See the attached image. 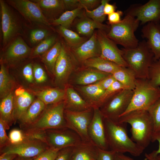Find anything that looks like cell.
<instances>
[{
  "label": "cell",
  "instance_id": "obj_46",
  "mask_svg": "<svg viewBox=\"0 0 160 160\" xmlns=\"http://www.w3.org/2000/svg\"><path fill=\"white\" fill-rule=\"evenodd\" d=\"M116 152L111 150H105L98 148L97 160H114Z\"/></svg>",
  "mask_w": 160,
  "mask_h": 160
},
{
  "label": "cell",
  "instance_id": "obj_32",
  "mask_svg": "<svg viewBox=\"0 0 160 160\" xmlns=\"http://www.w3.org/2000/svg\"><path fill=\"white\" fill-rule=\"evenodd\" d=\"M62 48V43L57 41L53 46L47 52L40 56L48 71L54 74L56 63L59 55Z\"/></svg>",
  "mask_w": 160,
  "mask_h": 160
},
{
  "label": "cell",
  "instance_id": "obj_35",
  "mask_svg": "<svg viewBox=\"0 0 160 160\" xmlns=\"http://www.w3.org/2000/svg\"><path fill=\"white\" fill-rule=\"evenodd\" d=\"M56 36L50 35L32 49L29 58L33 59L41 56L49 50L57 41Z\"/></svg>",
  "mask_w": 160,
  "mask_h": 160
},
{
  "label": "cell",
  "instance_id": "obj_51",
  "mask_svg": "<svg viewBox=\"0 0 160 160\" xmlns=\"http://www.w3.org/2000/svg\"><path fill=\"white\" fill-rule=\"evenodd\" d=\"M123 14L121 10H117L108 15V23L110 25L117 23L121 20V17Z\"/></svg>",
  "mask_w": 160,
  "mask_h": 160
},
{
  "label": "cell",
  "instance_id": "obj_3",
  "mask_svg": "<svg viewBox=\"0 0 160 160\" xmlns=\"http://www.w3.org/2000/svg\"><path fill=\"white\" fill-rule=\"evenodd\" d=\"M121 49L128 67L134 72L137 78L148 79L149 69L154 60V55L146 41L139 42L135 48Z\"/></svg>",
  "mask_w": 160,
  "mask_h": 160
},
{
  "label": "cell",
  "instance_id": "obj_42",
  "mask_svg": "<svg viewBox=\"0 0 160 160\" xmlns=\"http://www.w3.org/2000/svg\"><path fill=\"white\" fill-rule=\"evenodd\" d=\"M8 137L10 144L13 145L18 144L28 140L25 132L22 129H15L12 130L9 134Z\"/></svg>",
  "mask_w": 160,
  "mask_h": 160
},
{
  "label": "cell",
  "instance_id": "obj_40",
  "mask_svg": "<svg viewBox=\"0 0 160 160\" xmlns=\"http://www.w3.org/2000/svg\"><path fill=\"white\" fill-rule=\"evenodd\" d=\"M125 89H127L121 83L116 80L105 90L100 100V108L113 95L121 90Z\"/></svg>",
  "mask_w": 160,
  "mask_h": 160
},
{
  "label": "cell",
  "instance_id": "obj_45",
  "mask_svg": "<svg viewBox=\"0 0 160 160\" xmlns=\"http://www.w3.org/2000/svg\"><path fill=\"white\" fill-rule=\"evenodd\" d=\"M7 127L3 121L0 119V149L10 144L9 139L6 134Z\"/></svg>",
  "mask_w": 160,
  "mask_h": 160
},
{
  "label": "cell",
  "instance_id": "obj_10",
  "mask_svg": "<svg viewBox=\"0 0 160 160\" xmlns=\"http://www.w3.org/2000/svg\"><path fill=\"white\" fill-rule=\"evenodd\" d=\"M46 143L50 148L60 150L74 147L82 141L75 132L68 127L45 130Z\"/></svg>",
  "mask_w": 160,
  "mask_h": 160
},
{
  "label": "cell",
  "instance_id": "obj_55",
  "mask_svg": "<svg viewBox=\"0 0 160 160\" xmlns=\"http://www.w3.org/2000/svg\"><path fill=\"white\" fill-rule=\"evenodd\" d=\"M18 156L16 154L4 153L1 154L0 156V160H13Z\"/></svg>",
  "mask_w": 160,
  "mask_h": 160
},
{
  "label": "cell",
  "instance_id": "obj_36",
  "mask_svg": "<svg viewBox=\"0 0 160 160\" xmlns=\"http://www.w3.org/2000/svg\"><path fill=\"white\" fill-rule=\"evenodd\" d=\"M12 83L8 74L4 63L1 62L0 70V95L1 98H4L10 92Z\"/></svg>",
  "mask_w": 160,
  "mask_h": 160
},
{
  "label": "cell",
  "instance_id": "obj_29",
  "mask_svg": "<svg viewBox=\"0 0 160 160\" xmlns=\"http://www.w3.org/2000/svg\"><path fill=\"white\" fill-rule=\"evenodd\" d=\"M76 28L79 33L91 36L96 29L108 32L110 25L97 22L90 18H86L80 20L76 25Z\"/></svg>",
  "mask_w": 160,
  "mask_h": 160
},
{
  "label": "cell",
  "instance_id": "obj_14",
  "mask_svg": "<svg viewBox=\"0 0 160 160\" xmlns=\"http://www.w3.org/2000/svg\"><path fill=\"white\" fill-rule=\"evenodd\" d=\"M49 148L47 144L39 140H28L20 143L9 145L0 149L1 154L12 153L19 156L35 157Z\"/></svg>",
  "mask_w": 160,
  "mask_h": 160
},
{
  "label": "cell",
  "instance_id": "obj_21",
  "mask_svg": "<svg viewBox=\"0 0 160 160\" xmlns=\"http://www.w3.org/2000/svg\"><path fill=\"white\" fill-rule=\"evenodd\" d=\"M40 7L43 15L49 22L58 18L65 10L63 0H33Z\"/></svg>",
  "mask_w": 160,
  "mask_h": 160
},
{
  "label": "cell",
  "instance_id": "obj_37",
  "mask_svg": "<svg viewBox=\"0 0 160 160\" xmlns=\"http://www.w3.org/2000/svg\"><path fill=\"white\" fill-rule=\"evenodd\" d=\"M109 0H101V4L96 8L92 10L86 9L85 10L86 16L94 21L102 23L105 20L106 16L104 13V7L105 4L109 2Z\"/></svg>",
  "mask_w": 160,
  "mask_h": 160
},
{
  "label": "cell",
  "instance_id": "obj_26",
  "mask_svg": "<svg viewBox=\"0 0 160 160\" xmlns=\"http://www.w3.org/2000/svg\"><path fill=\"white\" fill-rule=\"evenodd\" d=\"M15 97L11 92L3 98L0 104V118L4 122L7 129L14 123L13 114L14 107Z\"/></svg>",
  "mask_w": 160,
  "mask_h": 160
},
{
  "label": "cell",
  "instance_id": "obj_20",
  "mask_svg": "<svg viewBox=\"0 0 160 160\" xmlns=\"http://www.w3.org/2000/svg\"><path fill=\"white\" fill-rule=\"evenodd\" d=\"M65 92V110L80 112L93 108L92 106L82 99L72 87H68Z\"/></svg>",
  "mask_w": 160,
  "mask_h": 160
},
{
  "label": "cell",
  "instance_id": "obj_2",
  "mask_svg": "<svg viewBox=\"0 0 160 160\" xmlns=\"http://www.w3.org/2000/svg\"><path fill=\"white\" fill-rule=\"evenodd\" d=\"M118 122L128 123L131 125V139L144 149L151 142L153 127L147 111H131L121 116Z\"/></svg>",
  "mask_w": 160,
  "mask_h": 160
},
{
  "label": "cell",
  "instance_id": "obj_31",
  "mask_svg": "<svg viewBox=\"0 0 160 160\" xmlns=\"http://www.w3.org/2000/svg\"><path fill=\"white\" fill-rule=\"evenodd\" d=\"M112 75L116 80L121 83L127 89H134L137 78L134 72L130 68L121 66Z\"/></svg>",
  "mask_w": 160,
  "mask_h": 160
},
{
  "label": "cell",
  "instance_id": "obj_47",
  "mask_svg": "<svg viewBox=\"0 0 160 160\" xmlns=\"http://www.w3.org/2000/svg\"><path fill=\"white\" fill-rule=\"evenodd\" d=\"M73 147L60 150L55 160H71Z\"/></svg>",
  "mask_w": 160,
  "mask_h": 160
},
{
  "label": "cell",
  "instance_id": "obj_22",
  "mask_svg": "<svg viewBox=\"0 0 160 160\" xmlns=\"http://www.w3.org/2000/svg\"><path fill=\"white\" fill-rule=\"evenodd\" d=\"M98 148L92 141H82L73 147L71 160H97Z\"/></svg>",
  "mask_w": 160,
  "mask_h": 160
},
{
  "label": "cell",
  "instance_id": "obj_53",
  "mask_svg": "<svg viewBox=\"0 0 160 160\" xmlns=\"http://www.w3.org/2000/svg\"><path fill=\"white\" fill-rule=\"evenodd\" d=\"M156 141L159 143V148L156 150L153 151L156 154H160V130L154 132L152 135L151 142H154Z\"/></svg>",
  "mask_w": 160,
  "mask_h": 160
},
{
  "label": "cell",
  "instance_id": "obj_19",
  "mask_svg": "<svg viewBox=\"0 0 160 160\" xmlns=\"http://www.w3.org/2000/svg\"><path fill=\"white\" fill-rule=\"evenodd\" d=\"M142 37L154 55V60L160 59V22H148L141 30Z\"/></svg>",
  "mask_w": 160,
  "mask_h": 160
},
{
  "label": "cell",
  "instance_id": "obj_18",
  "mask_svg": "<svg viewBox=\"0 0 160 160\" xmlns=\"http://www.w3.org/2000/svg\"><path fill=\"white\" fill-rule=\"evenodd\" d=\"M71 50L77 60L82 63L89 59L100 56L101 48L97 39L96 31L89 39L77 48Z\"/></svg>",
  "mask_w": 160,
  "mask_h": 160
},
{
  "label": "cell",
  "instance_id": "obj_48",
  "mask_svg": "<svg viewBox=\"0 0 160 160\" xmlns=\"http://www.w3.org/2000/svg\"><path fill=\"white\" fill-rule=\"evenodd\" d=\"M23 76L27 81L32 83L33 80V65L31 63L26 64L22 71Z\"/></svg>",
  "mask_w": 160,
  "mask_h": 160
},
{
  "label": "cell",
  "instance_id": "obj_7",
  "mask_svg": "<svg viewBox=\"0 0 160 160\" xmlns=\"http://www.w3.org/2000/svg\"><path fill=\"white\" fill-rule=\"evenodd\" d=\"M64 100L50 105L46 108L38 119L33 124L23 129L45 130L67 127L64 117Z\"/></svg>",
  "mask_w": 160,
  "mask_h": 160
},
{
  "label": "cell",
  "instance_id": "obj_57",
  "mask_svg": "<svg viewBox=\"0 0 160 160\" xmlns=\"http://www.w3.org/2000/svg\"><path fill=\"white\" fill-rule=\"evenodd\" d=\"M114 160H134L124 153H116Z\"/></svg>",
  "mask_w": 160,
  "mask_h": 160
},
{
  "label": "cell",
  "instance_id": "obj_41",
  "mask_svg": "<svg viewBox=\"0 0 160 160\" xmlns=\"http://www.w3.org/2000/svg\"><path fill=\"white\" fill-rule=\"evenodd\" d=\"M49 31L44 29H35L30 31L29 40L33 45H37L50 35Z\"/></svg>",
  "mask_w": 160,
  "mask_h": 160
},
{
  "label": "cell",
  "instance_id": "obj_39",
  "mask_svg": "<svg viewBox=\"0 0 160 160\" xmlns=\"http://www.w3.org/2000/svg\"><path fill=\"white\" fill-rule=\"evenodd\" d=\"M147 111L152 121L154 132L160 130V98Z\"/></svg>",
  "mask_w": 160,
  "mask_h": 160
},
{
  "label": "cell",
  "instance_id": "obj_49",
  "mask_svg": "<svg viewBox=\"0 0 160 160\" xmlns=\"http://www.w3.org/2000/svg\"><path fill=\"white\" fill-rule=\"evenodd\" d=\"M81 8L89 10H93L101 4V1L98 0H79Z\"/></svg>",
  "mask_w": 160,
  "mask_h": 160
},
{
  "label": "cell",
  "instance_id": "obj_13",
  "mask_svg": "<svg viewBox=\"0 0 160 160\" xmlns=\"http://www.w3.org/2000/svg\"><path fill=\"white\" fill-rule=\"evenodd\" d=\"M125 13L136 18L141 24L160 22V0H150L144 4L132 5Z\"/></svg>",
  "mask_w": 160,
  "mask_h": 160
},
{
  "label": "cell",
  "instance_id": "obj_27",
  "mask_svg": "<svg viewBox=\"0 0 160 160\" xmlns=\"http://www.w3.org/2000/svg\"><path fill=\"white\" fill-rule=\"evenodd\" d=\"M79 90L84 97L85 100L93 108H100V100L105 90L96 83L82 86Z\"/></svg>",
  "mask_w": 160,
  "mask_h": 160
},
{
  "label": "cell",
  "instance_id": "obj_43",
  "mask_svg": "<svg viewBox=\"0 0 160 160\" xmlns=\"http://www.w3.org/2000/svg\"><path fill=\"white\" fill-rule=\"evenodd\" d=\"M59 150L49 148L34 157L33 160H55Z\"/></svg>",
  "mask_w": 160,
  "mask_h": 160
},
{
  "label": "cell",
  "instance_id": "obj_44",
  "mask_svg": "<svg viewBox=\"0 0 160 160\" xmlns=\"http://www.w3.org/2000/svg\"><path fill=\"white\" fill-rule=\"evenodd\" d=\"M33 77L37 83H42L47 80L45 72L39 65L35 64L33 65Z\"/></svg>",
  "mask_w": 160,
  "mask_h": 160
},
{
  "label": "cell",
  "instance_id": "obj_54",
  "mask_svg": "<svg viewBox=\"0 0 160 160\" xmlns=\"http://www.w3.org/2000/svg\"><path fill=\"white\" fill-rule=\"evenodd\" d=\"M116 7L115 5L107 2L105 4L104 13L106 15H108L115 11Z\"/></svg>",
  "mask_w": 160,
  "mask_h": 160
},
{
  "label": "cell",
  "instance_id": "obj_52",
  "mask_svg": "<svg viewBox=\"0 0 160 160\" xmlns=\"http://www.w3.org/2000/svg\"><path fill=\"white\" fill-rule=\"evenodd\" d=\"M63 1L65 9L71 10L79 7L81 8L79 0H63Z\"/></svg>",
  "mask_w": 160,
  "mask_h": 160
},
{
  "label": "cell",
  "instance_id": "obj_8",
  "mask_svg": "<svg viewBox=\"0 0 160 160\" xmlns=\"http://www.w3.org/2000/svg\"><path fill=\"white\" fill-rule=\"evenodd\" d=\"M133 94V90L125 89L112 96L99 108L104 118L118 121L128 107Z\"/></svg>",
  "mask_w": 160,
  "mask_h": 160
},
{
  "label": "cell",
  "instance_id": "obj_58",
  "mask_svg": "<svg viewBox=\"0 0 160 160\" xmlns=\"http://www.w3.org/2000/svg\"><path fill=\"white\" fill-rule=\"evenodd\" d=\"M18 156L19 157L16 160H33L34 158H29L22 157L19 156Z\"/></svg>",
  "mask_w": 160,
  "mask_h": 160
},
{
  "label": "cell",
  "instance_id": "obj_12",
  "mask_svg": "<svg viewBox=\"0 0 160 160\" xmlns=\"http://www.w3.org/2000/svg\"><path fill=\"white\" fill-rule=\"evenodd\" d=\"M5 1L17 10L27 21L44 25L53 29L39 6L32 0H7Z\"/></svg>",
  "mask_w": 160,
  "mask_h": 160
},
{
  "label": "cell",
  "instance_id": "obj_30",
  "mask_svg": "<svg viewBox=\"0 0 160 160\" xmlns=\"http://www.w3.org/2000/svg\"><path fill=\"white\" fill-rule=\"evenodd\" d=\"M38 99L42 101L46 105L56 104L65 100V92L63 90L49 88L35 93Z\"/></svg>",
  "mask_w": 160,
  "mask_h": 160
},
{
  "label": "cell",
  "instance_id": "obj_25",
  "mask_svg": "<svg viewBox=\"0 0 160 160\" xmlns=\"http://www.w3.org/2000/svg\"><path fill=\"white\" fill-rule=\"evenodd\" d=\"M16 96L13 114L14 123L23 115L34 101L32 95L25 90Z\"/></svg>",
  "mask_w": 160,
  "mask_h": 160
},
{
  "label": "cell",
  "instance_id": "obj_28",
  "mask_svg": "<svg viewBox=\"0 0 160 160\" xmlns=\"http://www.w3.org/2000/svg\"><path fill=\"white\" fill-rule=\"evenodd\" d=\"M82 63L86 68H94L100 71L111 74L121 66L100 56L89 59Z\"/></svg>",
  "mask_w": 160,
  "mask_h": 160
},
{
  "label": "cell",
  "instance_id": "obj_50",
  "mask_svg": "<svg viewBox=\"0 0 160 160\" xmlns=\"http://www.w3.org/2000/svg\"><path fill=\"white\" fill-rule=\"evenodd\" d=\"M116 80L112 75L111 74L102 80L95 83L97 84L102 89L105 90Z\"/></svg>",
  "mask_w": 160,
  "mask_h": 160
},
{
  "label": "cell",
  "instance_id": "obj_15",
  "mask_svg": "<svg viewBox=\"0 0 160 160\" xmlns=\"http://www.w3.org/2000/svg\"><path fill=\"white\" fill-rule=\"evenodd\" d=\"M32 49L21 36L12 40L3 49L1 62L10 65L17 64L30 56Z\"/></svg>",
  "mask_w": 160,
  "mask_h": 160
},
{
  "label": "cell",
  "instance_id": "obj_16",
  "mask_svg": "<svg viewBox=\"0 0 160 160\" xmlns=\"http://www.w3.org/2000/svg\"><path fill=\"white\" fill-rule=\"evenodd\" d=\"M96 33L101 48L100 57L120 66L128 67L122 56L121 49L118 47L116 43L107 36L106 32L97 29Z\"/></svg>",
  "mask_w": 160,
  "mask_h": 160
},
{
  "label": "cell",
  "instance_id": "obj_9",
  "mask_svg": "<svg viewBox=\"0 0 160 160\" xmlns=\"http://www.w3.org/2000/svg\"><path fill=\"white\" fill-rule=\"evenodd\" d=\"M78 62L66 44L62 43L61 52L55 68V82L59 85L65 84L71 73L77 68Z\"/></svg>",
  "mask_w": 160,
  "mask_h": 160
},
{
  "label": "cell",
  "instance_id": "obj_38",
  "mask_svg": "<svg viewBox=\"0 0 160 160\" xmlns=\"http://www.w3.org/2000/svg\"><path fill=\"white\" fill-rule=\"evenodd\" d=\"M148 80L153 86L160 87V59L153 62L149 69Z\"/></svg>",
  "mask_w": 160,
  "mask_h": 160
},
{
  "label": "cell",
  "instance_id": "obj_11",
  "mask_svg": "<svg viewBox=\"0 0 160 160\" xmlns=\"http://www.w3.org/2000/svg\"><path fill=\"white\" fill-rule=\"evenodd\" d=\"M93 108L83 111H73L65 109L64 117L67 127L77 133L83 141H91L88 128L92 120Z\"/></svg>",
  "mask_w": 160,
  "mask_h": 160
},
{
  "label": "cell",
  "instance_id": "obj_24",
  "mask_svg": "<svg viewBox=\"0 0 160 160\" xmlns=\"http://www.w3.org/2000/svg\"><path fill=\"white\" fill-rule=\"evenodd\" d=\"M87 68L76 74L74 79L75 84L84 86L89 85L100 81L111 74L94 68Z\"/></svg>",
  "mask_w": 160,
  "mask_h": 160
},
{
  "label": "cell",
  "instance_id": "obj_4",
  "mask_svg": "<svg viewBox=\"0 0 160 160\" xmlns=\"http://www.w3.org/2000/svg\"><path fill=\"white\" fill-rule=\"evenodd\" d=\"M133 91L130 104L121 116L133 111H148L160 98V87L153 86L148 79H137Z\"/></svg>",
  "mask_w": 160,
  "mask_h": 160
},
{
  "label": "cell",
  "instance_id": "obj_6",
  "mask_svg": "<svg viewBox=\"0 0 160 160\" xmlns=\"http://www.w3.org/2000/svg\"><path fill=\"white\" fill-rule=\"evenodd\" d=\"M2 49L16 37L23 36L24 32L22 24L13 9L5 1L0 0Z\"/></svg>",
  "mask_w": 160,
  "mask_h": 160
},
{
  "label": "cell",
  "instance_id": "obj_1",
  "mask_svg": "<svg viewBox=\"0 0 160 160\" xmlns=\"http://www.w3.org/2000/svg\"><path fill=\"white\" fill-rule=\"evenodd\" d=\"M106 135L109 150L116 153H128L134 156H140L144 149L130 138L126 123L104 118Z\"/></svg>",
  "mask_w": 160,
  "mask_h": 160
},
{
  "label": "cell",
  "instance_id": "obj_34",
  "mask_svg": "<svg viewBox=\"0 0 160 160\" xmlns=\"http://www.w3.org/2000/svg\"><path fill=\"white\" fill-rule=\"evenodd\" d=\"M57 30L71 49L77 48L87 40L86 38L81 37L76 33L61 26H58Z\"/></svg>",
  "mask_w": 160,
  "mask_h": 160
},
{
  "label": "cell",
  "instance_id": "obj_23",
  "mask_svg": "<svg viewBox=\"0 0 160 160\" xmlns=\"http://www.w3.org/2000/svg\"><path fill=\"white\" fill-rule=\"evenodd\" d=\"M46 105L40 100L38 99L33 102L23 115L18 120L22 129L33 124L38 119Z\"/></svg>",
  "mask_w": 160,
  "mask_h": 160
},
{
  "label": "cell",
  "instance_id": "obj_33",
  "mask_svg": "<svg viewBox=\"0 0 160 160\" xmlns=\"http://www.w3.org/2000/svg\"><path fill=\"white\" fill-rule=\"evenodd\" d=\"M82 8L79 7L75 9L64 12L57 18L49 22L51 25L61 26L68 29L75 19L82 15Z\"/></svg>",
  "mask_w": 160,
  "mask_h": 160
},
{
  "label": "cell",
  "instance_id": "obj_5",
  "mask_svg": "<svg viewBox=\"0 0 160 160\" xmlns=\"http://www.w3.org/2000/svg\"><path fill=\"white\" fill-rule=\"evenodd\" d=\"M140 23L136 18L129 15H125L120 22L110 25L107 36L115 43L122 46L124 48H135L139 43L135 32Z\"/></svg>",
  "mask_w": 160,
  "mask_h": 160
},
{
  "label": "cell",
  "instance_id": "obj_17",
  "mask_svg": "<svg viewBox=\"0 0 160 160\" xmlns=\"http://www.w3.org/2000/svg\"><path fill=\"white\" fill-rule=\"evenodd\" d=\"M91 140L99 148L109 150L106 138L104 117L99 108H93V114L88 128Z\"/></svg>",
  "mask_w": 160,
  "mask_h": 160
},
{
  "label": "cell",
  "instance_id": "obj_56",
  "mask_svg": "<svg viewBox=\"0 0 160 160\" xmlns=\"http://www.w3.org/2000/svg\"><path fill=\"white\" fill-rule=\"evenodd\" d=\"M145 156L146 160H160V154H156L153 151L150 153H145Z\"/></svg>",
  "mask_w": 160,
  "mask_h": 160
}]
</instances>
